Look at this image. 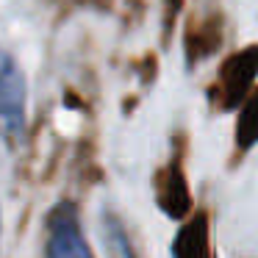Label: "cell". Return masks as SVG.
I'll return each mask as SVG.
<instances>
[{
    "label": "cell",
    "mask_w": 258,
    "mask_h": 258,
    "mask_svg": "<svg viewBox=\"0 0 258 258\" xmlns=\"http://www.w3.org/2000/svg\"><path fill=\"white\" fill-rule=\"evenodd\" d=\"M47 258H95L81 230L78 214L70 203H61L47 222Z\"/></svg>",
    "instance_id": "2"
},
{
    "label": "cell",
    "mask_w": 258,
    "mask_h": 258,
    "mask_svg": "<svg viewBox=\"0 0 258 258\" xmlns=\"http://www.w3.org/2000/svg\"><path fill=\"white\" fill-rule=\"evenodd\" d=\"M236 142L241 150L252 147L258 142V92L247 100V106L239 114V125H236Z\"/></svg>",
    "instance_id": "7"
},
{
    "label": "cell",
    "mask_w": 258,
    "mask_h": 258,
    "mask_svg": "<svg viewBox=\"0 0 258 258\" xmlns=\"http://www.w3.org/2000/svg\"><path fill=\"white\" fill-rule=\"evenodd\" d=\"M258 73V47H247V50L236 53L222 70V89H225V103L236 106L250 89L252 78Z\"/></svg>",
    "instance_id": "3"
},
{
    "label": "cell",
    "mask_w": 258,
    "mask_h": 258,
    "mask_svg": "<svg viewBox=\"0 0 258 258\" xmlns=\"http://www.w3.org/2000/svg\"><path fill=\"white\" fill-rule=\"evenodd\" d=\"M25 128V75L9 53L0 50V131L20 136Z\"/></svg>",
    "instance_id": "1"
},
{
    "label": "cell",
    "mask_w": 258,
    "mask_h": 258,
    "mask_svg": "<svg viewBox=\"0 0 258 258\" xmlns=\"http://www.w3.org/2000/svg\"><path fill=\"white\" fill-rule=\"evenodd\" d=\"M161 208L175 219H180L186 214V208H189V189H186L178 169H172V175L167 178V189L161 195Z\"/></svg>",
    "instance_id": "5"
},
{
    "label": "cell",
    "mask_w": 258,
    "mask_h": 258,
    "mask_svg": "<svg viewBox=\"0 0 258 258\" xmlns=\"http://www.w3.org/2000/svg\"><path fill=\"white\" fill-rule=\"evenodd\" d=\"M172 258H211L208 255V219L203 214H197L175 236Z\"/></svg>",
    "instance_id": "4"
},
{
    "label": "cell",
    "mask_w": 258,
    "mask_h": 258,
    "mask_svg": "<svg viewBox=\"0 0 258 258\" xmlns=\"http://www.w3.org/2000/svg\"><path fill=\"white\" fill-rule=\"evenodd\" d=\"M103 241H106V250L111 258H134L128 233H125L122 222H119L114 214H106V217H103Z\"/></svg>",
    "instance_id": "6"
}]
</instances>
